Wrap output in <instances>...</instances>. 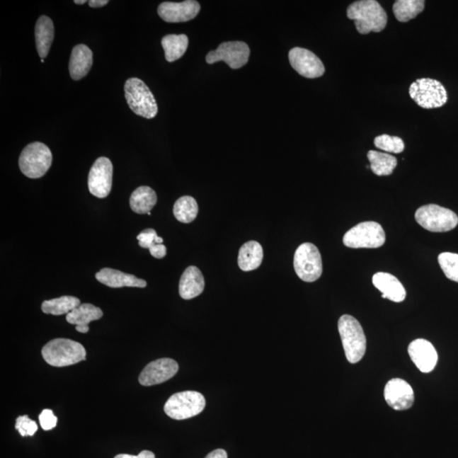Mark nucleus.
Returning <instances> with one entry per match:
<instances>
[{
  "mask_svg": "<svg viewBox=\"0 0 458 458\" xmlns=\"http://www.w3.org/2000/svg\"><path fill=\"white\" fill-rule=\"evenodd\" d=\"M205 280L202 273L195 266L188 267L183 272L179 282V294L184 299H194L203 292Z\"/></svg>",
  "mask_w": 458,
  "mask_h": 458,
  "instance_id": "412c9836",
  "label": "nucleus"
},
{
  "mask_svg": "<svg viewBox=\"0 0 458 458\" xmlns=\"http://www.w3.org/2000/svg\"><path fill=\"white\" fill-rule=\"evenodd\" d=\"M103 311L101 308L92 304H81L79 307L67 315V321L70 324L76 325V331L86 333L89 331L88 324L93 321L101 319Z\"/></svg>",
  "mask_w": 458,
  "mask_h": 458,
  "instance_id": "4be33fe9",
  "label": "nucleus"
},
{
  "mask_svg": "<svg viewBox=\"0 0 458 458\" xmlns=\"http://www.w3.org/2000/svg\"><path fill=\"white\" fill-rule=\"evenodd\" d=\"M38 418H40L42 429L45 431L53 430L57 425L58 418L55 416L52 410L45 409L42 411Z\"/></svg>",
  "mask_w": 458,
  "mask_h": 458,
  "instance_id": "f704fd0d",
  "label": "nucleus"
},
{
  "mask_svg": "<svg viewBox=\"0 0 458 458\" xmlns=\"http://www.w3.org/2000/svg\"><path fill=\"white\" fill-rule=\"evenodd\" d=\"M348 17L355 21L357 32L380 33L387 28L388 17L381 4L375 0H360L348 8Z\"/></svg>",
  "mask_w": 458,
  "mask_h": 458,
  "instance_id": "f257e3e1",
  "label": "nucleus"
},
{
  "mask_svg": "<svg viewBox=\"0 0 458 458\" xmlns=\"http://www.w3.org/2000/svg\"><path fill=\"white\" fill-rule=\"evenodd\" d=\"M86 350L79 342L58 338L47 343L42 350L45 361L53 367H67L86 360Z\"/></svg>",
  "mask_w": 458,
  "mask_h": 458,
  "instance_id": "f03ea898",
  "label": "nucleus"
},
{
  "mask_svg": "<svg viewBox=\"0 0 458 458\" xmlns=\"http://www.w3.org/2000/svg\"><path fill=\"white\" fill-rule=\"evenodd\" d=\"M52 153L46 144L33 142L21 153L19 166L25 177L40 178L45 176L52 164Z\"/></svg>",
  "mask_w": 458,
  "mask_h": 458,
  "instance_id": "20e7f679",
  "label": "nucleus"
},
{
  "mask_svg": "<svg viewBox=\"0 0 458 458\" xmlns=\"http://www.w3.org/2000/svg\"><path fill=\"white\" fill-rule=\"evenodd\" d=\"M372 284L382 293V298L394 302H403L406 291L395 276L388 273H378L372 276Z\"/></svg>",
  "mask_w": 458,
  "mask_h": 458,
  "instance_id": "a211bd4d",
  "label": "nucleus"
},
{
  "mask_svg": "<svg viewBox=\"0 0 458 458\" xmlns=\"http://www.w3.org/2000/svg\"><path fill=\"white\" fill-rule=\"evenodd\" d=\"M367 159L372 173L377 176H389L397 165L396 158L387 153L370 151L367 153Z\"/></svg>",
  "mask_w": 458,
  "mask_h": 458,
  "instance_id": "bb28decb",
  "label": "nucleus"
},
{
  "mask_svg": "<svg viewBox=\"0 0 458 458\" xmlns=\"http://www.w3.org/2000/svg\"><path fill=\"white\" fill-rule=\"evenodd\" d=\"M289 59L291 67L307 79H318L324 74V63L310 50L295 47L290 51Z\"/></svg>",
  "mask_w": 458,
  "mask_h": 458,
  "instance_id": "ddd939ff",
  "label": "nucleus"
},
{
  "mask_svg": "<svg viewBox=\"0 0 458 458\" xmlns=\"http://www.w3.org/2000/svg\"><path fill=\"white\" fill-rule=\"evenodd\" d=\"M156 202V193L148 186L137 188L130 197V207L132 211L138 214L151 212Z\"/></svg>",
  "mask_w": 458,
  "mask_h": 458,
  "instance_id": "393cba45",
  "label": "nucleus"
},
{
  "mask_svg": "<svg viewBox=\"0 0 458 458\" xmlns=\"http://www.w3.org/2000/svg\"><path fill=\"white\" fill-rule=\"evenodd\" d=\"M178 365L171 358H161L149 362L145 367L139 378V382L143 387H153L166 382L176 375Z\"/></svg>",
  "mask_w": 458,
  "mask_h": 458,
  "instance_id": "4468645a",
  "label": "nucleus"
},
{
  "mask_svg": "<svg viewBox=\"0 0 458 458\" xmlns=\"http://www.w3.org/2000/svg\"><path fill=\"white\" fill-rule=\"evenodd\" d=\"M411 98L425 109H435L442 107L448 101L446 88L438 80L419 79L411 84Z\"/></svg>",
  "mask_w": 458,
  "mask_h": 458,
  "instance_id": "6e6552de",
  "label": "nucleus"
},
{
  "mask_svg": "<svg viewBox=\"0 0 458 458\" xmlns=\"http://www.w3.org/2000/svg\"><path fill=\"white\" fill-rule=\"evenodd\" d=\"M113 166L106 157H100L94 162L88 174L89 192L98 198L108 196L113 187Z\"/></svg>",
  "mask_w": 458,
  "mask_h": 458,
  "instance_id": "f8f14e48",
  "label": "nucleus"
},
{
  "mask_svg": "<svg viewBox=\"0 0 458 458\" xmlns=\"http://www.w3.org/2000/svg\"><path fill=\"white\" fill-rule=\"evenodd\" d=\"M205 458H228L226 451L222 449H217V450L209 453Z\"/></svg>",
  "mask_w": 458,
  "mask_h": 458,
  "instance_id": "e433bc0d",
  "label": "nucleus"
},
{
  "mask_svg": "<svg viewBox=\"0 0 458 458\" xmlns=\"http://www.w3.org/2000/svg\"><path fill=\"white\" fill-rule=\"evenodd\" d=\"M108 3V0H91V1H88L89 6L92 8L103 7Z\"/></svg>",
  "mask_w": 458,
  "mask_h": 458,
  "instance_id": "4c0bfd02",
  "label": "nucleus"
},
{
  "mask_svg": "<svg viewBox=\"0 0 458 458\" xmlns=\"http://www.w3.org/2000/svg\"><path fill=\"white\" fill-rule=\"evenodd\" d=\"M161 45L165 51L166 61L173 62L185 54L188 46V38L185 34H181V35L169 34L162 38Z\"/></svg>",
  "mask_w": 458,
  "mask_h": 458,
  "instance_id": "a878e982",
  "label": "nucleus"
},
{
  "mask_svg": "<svg viewBox=\"0 0 458 458\" xmlns=\"http://www.w3.org/2000/svg\"><path fill=\"white\" fill-rule=\"evenodd\" d=\"M199 207L192 196H183L174 204L173 214L176 219L183 224H190L198 215Z\"/></svg>",
  "mask_w": 458,
  "mask_h": 458,
  "instance_id": "c756f323",
  "label": "nucleus"
},
{
  "mask_svg": "<svg viewBox=\"0 0 458 458\" xmlns=\"http://www.w3.org/2000/svg\"><path fill=\"white\" fill-rule=\"evenodd\" d=\"M415 219L423 229L434 233L448 232L458 224V217L454 212L435 204L418 208Z\"/></svg>",
  "mask_w": 458,
  "mask_h": 458,
  "instance_id": "423d86ee",
  "label": "nucleus"
},
{
  "mask_svg": "<svg viewBox=\"0 0 458 458\" xmlns=\"http://www.w3.org/2000/svg\"><path fill=\"white\" fill-rule=\"evenodd\" d=\"M263 260V249L258 242H247L239 250L238 264L242 271L255 270L261 266Z\"/></svg>",
  "mask_w": 458,
  "mask_h": 458,
  "instance_id": "b1692460",
  "label": "nucleus"
},
{
  "mask_svg": "<svg viewBox=\"0 0 458 458\" xmlns=\"http://www.w3.org/2000/svg\"><path fill=\"white\" fill-rule=\"evenodd\" d=\"M55 37V28L52 20L46 16L38 18L35 27V40L38 55L41 59L48 55Z\"/></svg>",
  "mask_w": 458,
  "mask_h": 458,
  "instance_id": "5701e85b",
  "label": "nucleus"
},
{
  "mask_svg": "<svg viewBox=\"0 0 458 458\" xmlns=\"http://www.w3.org/2000/svg\"><path fill=\"white\" fill-rule=\"evenodd\" d=\"M438 262L445 275L449 280L458 282V254L444 252L439 255Z\"/></svg>",
  "mask_w": 458,
  "mask_h": 458,
  "instance_id": "7c9ffc66",
  "label": "nucleus"
},
{
  "mask_svg": "<svg viewBox=\"0 0 458 458\" xmlns=\"http://www.w3.org/2000/svg\"><path fill=\"white\" fill-rule=\"evenodd\" d=\"M124 91L127 104L132 113L147 119L156 117L158 113L156 98L142 80L137 78L127 79Z\"/></svg>",
  "mask_w": 458,
  "mask_h": 458,
  "instance_id": "39448f33",
  "label": "nucleus"
},
{
  "mask_svg": "<svg viewBox=\"0 0 458 458\" xmlns=\"http://www.w3.org/2000/svg\"><path fill=\"white\" fill-rule=\"evenodd\" d=\"M96 277L98 282L110 288H122V287L145 288L147 286V281L113 268H103L96 273Z\"/></svg>",
  "mask_w": 458,
  "mask_h": 458,
  "instance_id": "6ab92c4d",
  "label": "nucleus"
},
{
  "mask_svg": "<svg viewBox=\"0 0 458 458\" xmlns=\"http://www.w3.org/2000/svg\"><path fill=\"white\" fill-rule=\"evenodd\" d=\"M408 354L422 372L433 371L438 361V354L434 345L423 339L413 340L408 346Z\"/></svg>",
  "mask_w": 458,
  "mask_h": 458,
  "instance_id": "f3484780",
  "label": "nucleus"
},
{
  "mask_svg": "<svg viewBox=\"0 0 458 458\" xmlns=\"http://www.w3.org/2000/svg\"><path fill=\"white\" fill-rule=\"evenodd\" d=\"M294 268L302 280L311 282L323 273L322 256L314 244L304 243L297 248L294 256Z\"/></svg>",
  "mask_w": 458,
  "mask_h": 458,
  "instance_id": "9d476101",
  "label": "nucleus"
},
{
  "mask_svg": "<svg viewBox=\"0 0 458 458\" xmlns=\"http://www.w3.org/2000/svg\"><path fill=\"white\" fill-rule=\"evenodd\" d=\"M81 305L80 299L70 295L49 299L42 304V311L45 314L59 316L70 314Z\"/></svg>",
  "mask_w": 458,
  "mask_h": 458,
  "instance_id": "cd10ccee",
  "label": "nucleus"
},
{
  "mask_svg": "<svg viewBox=\"0 0 458 458\" xmlns=\"http://www.w3.org/2000/svg\"><path fill=\"white\" fill-rule=\"evenodd\" d=\"M74 3L76 4H84L85 3H87V1L86 0H81V1H79V0H75Z\"/></svg>",
  "mask_w": 458,
  "mask_h": 458,
  "instance_id": "58836bf2",
  "label": "nucleus"
},
{
  "mask_svg": "<svg viewBox=\"0 0 458 458\" xmlns=\"http://www.w3.org/2000/svg\"><path fill=\"white\" fill-rule=\"evenodd\" d=\"M16 430L23 437L33 436L38 431V425L35 421L30 419L28 415H24L16 418Z\"/></svg>",
  "mask_w": 458,
  "mask_h": 458,
  "instance_id": "72a5a7b5",
  "label": "nucleus"
},
{
  "mask_svg": "<svg viewBox=\"0 0 458 458\" xmlns=\"http://www.w3.org/2000/svg\"><path fill=\"white\" fill-rule=\"evenodd\" d=\"M205 406L202 394L197 391H183L174 394L166 402V415L175 420H184L200 414Z\"/></svg>",
  "mask_w": 458,
  "mask_h": 458,
  "instance_id": "0eeeda50",
  "label": "nucleus"
},
{
  "mask_svg": "<svg viewBox=\"0 0 458 458\" xmlns=\"http://www.w3.org/2000/svg\"><path fill=\"white\" fill-rule=\"evenodd\" d=\"M384 231L378 222H363L350 229L344 235L343 243L346 247L353 249H374L385 243Z\"/></svg>",
  "mask_w": 458,
  "mask_h": 458,
  "instance_id": "1a4fd4ad",
  "label": "nucleus"
},
{
  "mask_svg": "<svg viewBox=\"0 0 458 458\" xmlns=\"http://www.w3.org/2000/svg\"><path fill=\"white\" fill-rule=\"evenodd\" d=\"M251 50L249 46L242 41L222 42L216 50L207 55V62L214 64L224 62L232 69H239L246 65L249 61Z\"/></svg>",
  "mask_w": 458,
  "mask_h": 458,
  "instance_id": "9b49d317",
  "label": "nucleus"
},
{
  "mask_svg": "<svg viewBox=\"0 0 458 458\" xmlns=\"http://www.w3.org/2000/svg\"><path fill=\"white\" fill-rule=\"evenodd\" d=\"M374 143L376 148L389 153L399 154L405 149L403 140L396 136L379 135L376 137Z\"/></svg>",
  "mask_w": 458,
  "mask_h": 458,
  "instance_id": "2f4dec72",
  "label": "nucleus"
},
{
  "mask_svg": "<svg viewBox=\"0 0 458 458\" xmlns=\"http://www.w3.org/2000/svg\"><path fill=\"white\" fill-rule=\"evenodd\" d=\"M425 1L423 0H397L393 4V13L400 23L416 18L417 16L425 8Z\"/></svg>",
  "mask_w": 458,
  "mask_h": 458,
  "instance_id": "c85d7f7f",
  "label": "nucleus"
},
{
  "mask_svg": "<svg viewBox=\"0 0 458 458\" xmlns=\"http://www.w3.org/2000/svg\"><path fill=\"white\" fill-rule=\"evenodd\" d=\"M41 62H42V63H44V62H45V59H41Z\"/></svg>",
  "mask_w": 458,
  "mask_h": 458,
  "instance_id": "ea45409f",
  "label": "nucleus"
},
{
  "mask_svg": "<svg viewBox=\"0 0 458 458\" xmlns=\"http://www.w3.org/2000/svg\"><path fill=\"white\" fill-rule=\"evenodd\" d=\"M114 458H156V456L152 452L145 450L141 452L137 456L130 454H119L115 456Z\"/></svg>",
  "mask_w": 458,
  "mask_h": 458,
  "instance_id": "c9c22d12",
  "label": "nucleus"
},
{
  "mask_svg": "<svg viewBox=\"0 0 458 458\" xmlns=\"http://www.w3.org/2000/svg\"><path fill=\"white\" fill-rule=\"evenodd\" d=\"M93 65V52L87 45H79L71 51L69 71L71 78L79 81L84 78Z\"/></svg>",
  "mask_w": 458,
  "mask_h": 458,
  "instance_id": "aec40b11",
  "label": "nucleus"
},
{
  "mask_svg": "<svg viewBox=\"0 0 458 458\" xmlns=\"http://www.w3.org/2000/svg\"><path fill=\"white\" fill-rule=\"evenodd\" d=\"M200 11L199 2L186 0L181 3L164 2L158 7V15L166 23H178L195 19Z\"/></svg>",
  "mask_w": 458,
  "mask_h": 458,
  "instance_id": "2eb2a0df",
  "label": "nucleus"
},
{
  "mask_svg": "<svg viewBox=\"0 0 458 458\" xmlns=\"http://www.w3.org/2000/svg\"><path fill=\"white\" fill-rule=\"evenodd\" d=\"M137 239L139 241V245L144 249H149V252L155 251L158 245L164 243V239L158 236L156 230L153 229H144L141 232Z\"/></svg>",
  "mask_w": 458,
  "mask_h": 458,
  "instance_id": "473e14b6",
  "label": "nucleus"
},
{
  "mask_svg": "<svg viewBox=\"0 0 458 458\" xmlns=\"http://www.w3.org/2000/svg\"><path fill=\"white\" fill-rule=\"evenodd\" d=\"M384 399L388 405L396 411L408 410L414 402L412 387L401 379H392L385 385Z\"/></svg>",
  "mask_w": 458,
  "mask_h": 458,
  "instance_id": "dca6fc26",
  "label": "nucleus"
},
{
  "mask_svg": "<svg viewBox=\"0 0 458 458\" xmlns=\"http://www.w3.org/2000/svg\"><path fill=\"white\" fill-rule=\"evenodd\" d=\"M338 329L348 362L353 365L360 362L367 349L366 336L360 323L353 316L343 315L338 322Z\"/></svg>",
  "mask_w": 458,
  "mask_h": 458,
  "instance_id": "7ed1b4c3",
  "label": "nucleus"
}]
</instances>
